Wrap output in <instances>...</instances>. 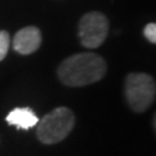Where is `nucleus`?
Listing matches in <instances>:
<instances>
[{"label": "nucleus", "instance_id": "nucleus-7", "mask_svg": "<svg viewBox=\"0 0 156 156\" xmlns=\"http://www.w3.org/2000/svg\"><path fill=\"white\" fill-rule=\"evenodd\" d=\"M11 38L7 31H0V62L4 60L6 57L8 49H9Z\"/></svg>", "mask_w": 156, "mask_h": 156}, {"label": "nucleus", "instance_id": "nucleus-8", "mask_svg": "<svg viewBox=\"0 0 156 156\" xmlns=\"http://www.w3.org/2000/svg\"><path fill=\"white\" fill-rule=\"evenodd\" d=\"M146 38L151 43H156V26L155 23H148L144 30Z\"/></svg>", "mask_w": 156, "mask_h": 156}, {"label": "nucleus", "instance_id": "nucleus-1", "mask_svg": "<svg viewBox=\"0 0 156 156\" xmlns=\"http://www.w3.org/2000/svg\"><path fill=\"white\" fill-rule=\"evenodd\" d=\"M106 72L104 59L95 53H79L65 59L58 69L59 79L69 87H81L100 81Z\"/></svg>", "mask_w": 156, "mask_h": 156}, {"label": "nucleus", "instance_id": "nucleus-2", "mask_svg": "<svg viewBox=\"0 0 156 156\" xmlns=\"http://www.w3.org/2000/svg\"><path fill=\"white\" fill-rule=\"evenodd\" d=\"M75 123L73 112L64 106L57 108L41 120L37 127L38 139L46 145L57 144L65 139Z\"/></svg>", "mask_w": 156, "mask_h": 156}, {"label": "nucleus", "instance_id": "nucleus-3", "mask_svg": "<svg viewBox=\"0 0 156 156\" xmlns=\"http://www.w3.org/2000/svg\"><path fill=\"white\" fill-rule=\"evenodd\" d=\"M155 82L145 73H132L127 76L125 94L128 104L136 112L147 110L155 100Z\"/></svg>", "mask_w": 156, "mask_h": 156}, {"label": "nucleus", "instance_id": "nucleus-4", "mask_svg": "<svg viewBox=\"0 0 156 156\" xmlns=\"http://www.w3.org/2000/svg\"><path fill=\"white\" fill-rule=\"evenodd\" d=\"M109 23L102 13L91 12L86 14L79 24V36L81 43L86 48L96 49L106 38Z\"/></svg>", "mask_w": 156, "mask_h": 156}, {"label": "nucleus", "instance_id": "nucleus-5", "mask_svg": "<svg viewBox=\"0 0 156 156\" xmlns=\"http://www.w3.org/2000/svg\"><path fill=\"white\" fill-rule=\"evenodd\" d=\"M42 43L41 31L36 27H26L17 31L13 45L21 55H30L38 49Z\"/></svg>", "mask_w": 156, "mask_h": 156}, {"label": "nucleus", "instance_id": "nucleus-6", "mask_svg": "<svg viewBox=\"0 0 156 156\" xmlns=\"http://www.w3.org/2000/svg\"><path fill=\"white\" fill-rule=\"evenodd\" d=\"M7 123L16 126L17 128L28 129L38 124V117L29 108H16L6 117Z\"/></svg>", "mask_w": 156, "mask_h": 156}]
</instances>
